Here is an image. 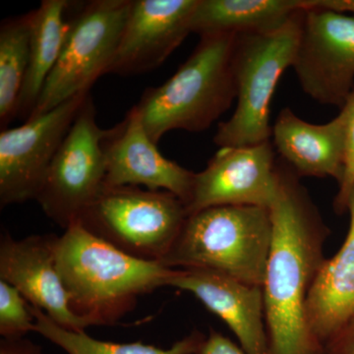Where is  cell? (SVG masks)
<instances>
[{"label": "cell", "instance_id": "cell-6", "mask_svg": "<svg viewBox=\"0 0 354 354\" xmlns=\"http://www.w3.org/2000/svg\"><path fill=\"white\" fill-rule=\"evenodd\" d=\"M187 218L185 204L167 191L118 186L104 187L78 223L128 255L162 264Z\"/></svg>", "mask_w": 354, "mask_h": 354}, {"label": "cell", "instance_id": "cell-8", "mask_svg": "<svg viewBox=\"0 0 354 354\" xmlns=\"http://www.w3.org/2000/svg\"><path fill=\"white\" fill-rule=\"evenodd\" d=\"M109 129L97 123L88 95L58 149L36 201L46 216L66 230L78 223L104 188Z\"/></svg>", "mask_w": 354, "mask_h": 354}, {"label": "cell", "instance_id": "cell-16", "mask_svg": "<svg viewBox=\"0 0 354 354\" xmlns=\"http://www.w3.org/2000/svg\"><path fill=\"white\" fill-rule=\"evenodd\" d=\"M272 137L277 151L295 174L333 177L341 183L346 151L344 111L325 124H312L285 108L272 127Z\"/></svg>", "mask_w": 354, "mask_h": 354}, {"label": "cell", "instance_id": "cell-14", "mask_svg": "<svg viewBox=\"0 0 354 354\" xmlns=\"http://www.w3.org/2000/svg\"><path fill=\"white\" fill-rule=\"evenodd\" d=\"M196 174L164 157L144 127L136 106L109 129L104 187L145 186L167 191L187 206Z\"/></svg>", "mask_w": 354, "mask_h": 354}, {"label": "cell", "instance_id": "cell-27", "mask_svg": "<svg viewBox=\"0 0 354 354\" xmlns=\"http://www.w3.org/2000/svg\"><path fill=\"white\" fill-rule=\"evenodd\" d=\"M304 6L330 9L341 13H353L354 15V0H304Z\"/></svg>", "mask_w": 354, "mask_h": 354}, {"label": "cell", "instance_id": "cell-18", "mask_svg": "<svg viewBox=\"0 0 354 354\" xmlns=\"http://www.w3.org/2000/svg\"><path fill=\"white\" fill-rule=\"evenodd\" d=\"M304 0H199L191 19V32L211 34H266L276 31Z\"/></svg>", "mask_w": 354, "mask_h": 354}, {"label": "cell", "instance_id": "cell-2", "mask_svg": "<svg viewBox=\"0 0 354 354\" xmlns=\"http://www.w3.org/2000/svg\"><path fill=\"white\" fill-rule=\"evenodd\" d=\"M55 254L72 311L92 326L115 325L140 297L169 286L176 272L122 252L79 223L58 236Z\"/></svg>", "mask_w": 354, "mask_h": 354}, {"label": "cell", "instance_id": "cell-23", "mask_svg": "<svg viewBox=\"0 0 354 354\" xmlns=\"http://www.w3.org/2000/svg\"><path fill=\"white\" fill-rule=\"evenodd\" d=\"M342 111L346 116V151L344 177L335 200V209L337 213L348 209V199L354 188V90Z\"/></svg>", "mask_w": 354, "mask_h": 354}, {"label": "cell", "instance_id": "cell-5", "mask_svg": "<svg viewBox=\"0 0 354 354\" xmlns=\"http://www.w3.org/2000/svg\"><path fill=\"white\" fill-rule=\"evenodd\" d=\"M305 9L293 14L276 31L237 36L234 57L236 109L230 120L218 124L214 141L220 148L270 141L272 95L283 72L292 65Z\"/></svg>", "mask_w": 354, "mask_h": 354}, {"label": "cell", "instance_id": "cell-21", "mask_svg": "<svg viewBox=\"0 0 354 354\" xmlns=\"http://www.w3.org/2000/svg\"><path fill=\"white\" fill-rule=\"evenodd\" d=\"M36 325L35 333L64 349L67 354H196L206 337L198 330L164 349L141 342H113L100 341L86 334L57 325L41 310L32 306Z\"/></svg>", "mask_w": 354, "mask_h": 354}, {"label": "cell", "instance_id": "cell-17", "mask_svg": "<svg viewBox=\"0 0 354 354\" xmlns=\"http://www.w3.org/2000/svg\"><path fill=\"white\" fill-rule=\"evenodd\" d=\"M348 209L351 225L346 241L332 259L324 261L307 297V323L324 348L354 318V188Z\"/></svg>", "mask_w": 354, "mask_h": 354}, {"label": "cell", "instance_id": "cell-11", "mask_svg": "<svg viewBox=\"0 0 354 354\" xmlns=\"http://www.w3.org/2000/svg\"><path fill=\"white\" fill-rule=\"evenodd\" d=\"M278 165L271 142L220 148L204 171L195 176L188 216L218 206L270 209L278 196Z\"/></svg>", "mask_w": 354, "mask_h": 354}, {"label": "cell", "instance_id": "cell-25", "mask_svg": "<svg viewBox=\"0 0 354 354\" xmlns=\"http://www.w3.org/2000/svg\"><path fill=\"white\" fill-rule=\"evenodd\" d=\"M327 354H354V318L325 346Z\"/></svg>", "mask_w": 354, "mask_h": 354}, {"label": "cell", "instance_id": "cell-24", "mask_svg": "<svg viewBox=\"0 0 354 354\" xmlns=\"http://www.w3.org/2000/svg\"><path fill=\"white\" fill-rule=\"evenodd\" d=\"M196 354H245V353L228 337L212 330L209 337L203 342Z\"/></svg>", "mask_w": 354, "mask_h": 354}, {"label": "cell", "instance_id": "cell-20", "mask_svg": "<svg viewBox=\"0 0 354 354\" xmlns=\"http://www.w3.org/2000/svg\"><path fill=\"white\" fill-rule=\"evenodd\" d=\"M32 11L2 21L0 26V127L17 118L18 102L28 66Z\"/></svg>", "mask_w": 354, "mask_h": 354}, {"label": "cell", "instance_id": "cell-10", "mask_svg": "<svg viewBox=\"0 0 354 354\" xmlns=\"http://www.w3.org/2000/svg\"><path fill=\"white\" fill-rule=\"evenodd\" d=\"M91 91L0 133V205L36 200L53 158Z\"/></svg>", "mask_w": 354, "mask_h": 354}, {"label": "cell", "instance_id": "cell-12", "mask_svg": "<svg viewBox=\"0 0 354 354\" xmlns=\"http://www.w3.org/2000/svg\"><path fill=\"white\" fill-rule=\"evenodd\" d=\"M57 239L55 234H32L15 239L3 232L0 239V281L17 288L32 306L57 325L82 332L92 325L70 307L57 266Z\"/></svg>", "mask_w": 354, "mask_h": 354}, {"label": "cell", "instance_id": "cell-3", "mask_svg": "<svg viewBox=\"0 0 354 354\" xmlns=\"http://www.w3.org/2000/svg\"><path fill=\"white\" fill-rule=\"evenodd\" d=\"M237 35L200 36L192 55L158 87L147 88L136 109L157 144L167 132H202L236 100L234 57Z\"/></svg>", "mask_w": 354, "mask_h": 354}, {"label": "cell", "instance_id": "cell-7", "mask_svg": "<svg viewBox=\"0 0 354 354\" xmlns=\"http://www.w3.org/2000/svg\"><path fill=\"white\" fill-rule=\"evenodd\" d=\"M131 3L132 0H92L70 16L62 53L30 118L91 91L100 77L106 75Z\"/></svg>", "mask_w": 354, "mask_h": 354}, {"label": "cell", "instance_id": "cell-1", "mask_svg": "<svg viewBox=\"0 0 354 354\" xmlns=\"http://www.w3.org/2000/svg\"><path fill=\"white\" fill-rule=\"evenodd\" d=\"M279 192L272 205V237L264 292L269 354H327L309 329L306 301L324 261L327 235L297 174L278 165Z\"/></svg>", "mask_w": 354, "mask_h": 354}, {"label": "cell", "instance_id": "cell-15", "mask_svg": "<svg viewBox=\"0 0 354 354\" xmlns=\"http://www.w3.org/2000/svg\"><path fill=\"white\" fill-rule=\"evenodd\" d=\"M188 291L234 333L245 354H269L262 286L201 269H176L169 286Z\"/></svg>", "mask_w": 354, "mask_h": 354}, {"label": "cell", "instance_id": "cell-4", "mask_svg": "<svg viewBox=\"0 0 354 354\" xmlns=\"http://www.w3.org/2000/svg\"><path fill=\"white\" fill-rule=\"evenodd\" d=\"M272 237L270 209L211 207L188 216L162 264L218 272L263 288Z\"/></svg>", "mask_w": 354, "mask_h": 354}, {"label": "cell", "instance_id": "cell-22", "mask_svg": "<svg viewBox=\"0 0 354 354\" xmlns=\"http://www.w3.org/2000/svg\"><path fill=\"white\" fill-rule=\"evenodd\" d=\"M32 306L17 288L0 281V335L2 339H19L35 332Z\"/></svg>", "mask_w": 354, "mask_h": 354}, {"label": "cell", "instance_id": "cell-13", "mask_svg": "<svg viewBox=\"0 0 354 354\" xmlns=\"http://www.w3.org/2000/svg\"><path fill=\"white\" fill-rule=\"evenodd\" d=\"M199 0H132L106 74L140 75L164 64L191 32Z\"/></svg>", "mask_w": 354, "mask_h": 354}, {"label": "cell", "instance_id": "cell-9", "mask_svg": "<svg viewBox=\"0 0 354 354\" xmlns=\"http://www.w3.org/2000/svg\"><path fill=\"white\" fill-rule=\"evenodd\" d=\"M291 67L305 94L342 109L354 90V15L305 9Z\"/></svg>", "mask_w": 354, "mask_h": 354}, {"label": "cell", "instance_id": "cell-19", "mask_svg": "<svg viewBox=\"0 0 354 354\" xmlns=\"http://www.w3.org/2000/svg\"><path fill=\"white\" fill-rule=\"evenodd\" d=\"M67 0H44L32 11L29 66L18 102L17 118L25 121L38 104L44 83L64 46L69 29Z\"/></svg>", "mask_w": 354, "mask_h": 354}, {"label": "cell", "instance_id": "cell-26", "mask_svg": "<svg viewBox=\"0 0 354 354\" xmlns=\"http://www.w3.org/2000/svg\"><path fill=\"white\" fill-rule=\"evenodd\" d=\"M0 354H44L43 349L31 339L26 337L19 339H1Z\"/></svg>", "mask_w": 354, "mask_h": 354}]
</instances>
